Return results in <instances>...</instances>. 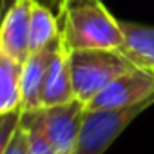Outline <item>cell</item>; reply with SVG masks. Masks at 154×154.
Returning <instances> with one entry per match:
<instances>
[{
  "label": "cell",
  "instance_id": "cell-1",
  "mask_svg": "<svg viewBox=\"0 0 154 154\" xmlns=\"http://www.w3.org/2000/svg\"><path fill=\"white\" fill-rule=\"evenodd\" d=\"M56 17L69 51H120L123 45L120 20L109 13L102 0H67Z\"/></svg>",
  "mask_w": 154,
  "mask_h": 154
},
{
  "label": "cell",
  "instance_id": "cell-2",
  "mask_svg": "<svg viewBox=\"0 0 154 154\" xmlns=\"http://www.w3.org/2000/svg\"><path fill=\"white\" fill-rule=\"evenodd\" d=\"M69 65L74 98L85 105L112 80L134 69L120 51L111 49L69 51Z\"/></svg>",
  "mask_w": 154,
  "mask_h": 154
},
{
  "label": "cell",
  "instance_id": "cell-3",
  "mask_svg": "<svg viewBox=\"0 0 154 154\" xmlns=\"http://www.w3.org/2000/svg\"><path fill=\"white\" fill-rule=\"evenodd\" d=\"M150 105H154V98L127 109H112V111L85 109L74 154H103L111 147V143L125 131V127Z\"/></svg>",
  "mask_w": 154,
  "mask_h": 154
},
{
  "label": "cell",
  "instance_id": "cell-4",
  "mask_svg": "<svg viewBox=\"0 0 154 154\" xmlns=\"http://www.w3.org/2000/svg\"><path fill=\"white\" fill-rule=\"evenodd\" d=\"M154 98V69L134 67L112 80L87 105L89 111L127 109Z\"/></svg>",
  "mask_w": 154,
  "mask_h": 154
},
{
  "label": "cell",
  "instance_id": "cell-5",
  "mask_svg": "<svg viewBox=\"0 0 154 154\" xmlns=\"http://www.w3.org/2000/svg\"><path fill=\"white\" fill-rule=\"evenodd\" d=\"M33 0H18L0 24V49L24 63L29 53V20Z\"/></svg>",
  "mask_w": 154,
  "mask_h": 154
},
{
  "label": "cell",
  "instance_id": "cell-6",
  "mask_svg": "<svg viewBox=\"0 0 154 154\" xmlns=\"http://www.w3.org/2000/svg\"><path fill=\"white\" fill-rule=\"evenodd\" d=\"M71 100H74V91H72L71 65H69V47L65 45L63 36L60 33L58 44L54 47V53L47 67V76L42 91V109L62 105Z\"/></svg>",
  "mask_w": 154,
  "mask_h": 154
},
{
  "label": "cell",
  "instance_id": "cell-7",
  "mask_svg": "<svg viewBox=\"0 0 154 154\" xmlns=\"http://www.w3.org/2000/svg\"><path fill=\"white\" fill-rule=\"evenodd\" d=\"M58 38L44 47L42 51L31 53L27 60L22 63L20 72V91H22V111H38L42 109V91L47 76V67Z\"/></svg>",
  "mask_w": 154,
  "mask_h": 154
},
{
  "label": "cell",
  "instance_id": "cell-8",
  "mask_svg": "<svg viewBox=\"0 0 154 154\" xmlns=\"http://www.w3.org/2000/svg\"><path fill=\"white\" fill-rule=\"evenodd\" d=\"M123 33V45L120 53L134 65L154 69V27L120 20Z\"/></svg>",
  "mask_w": 154,
  "mask_h": 154
},
{
  "label": "cell",
  "instance_id": "cell-9",
  "mask_svg": "<svg viewBox=\"0 0 154 154\" xmlns=\"http://www.w3.org/2000/svg\"><path fill=\"white\" fill-rule=\"evenodd\" d=\"M60 36V22L56 13L40 0H33L29 20V53L42 51Z\"/></svg>",
  "mask_w": 154,
  "mask_h": 154
},
{
  "label": "cell",
  "instance_id": "cell-10",
  "mask_svg": "<svg viewBox=\"0 0 154 154\" xmlns=\"http://www.w3.org/2000/svg\"><path fill=\"white\" fill-rule=\"evenodd\" d=\"M22 63L0 49V114L22 109Z\"/></svg>",
  "mask_w": 154,
  "mask_h": 154
},
{
  "label": "cell",
  "instance_id": "cell-11",
  "mask_svg": "<svg viewBox=\"0 0 154 154\" xmlns=\"http://www.w3.org/2000/svg\"><path fill=\"white\" fill-rule=\"evenodd\" d=\"M20 123L24 125V129L27 131V136H29V154H58L44 132L42 109L24 111Z\"/></svg>",
  "mask_w": 154,
  "mask_h": 154
},
{
  "label": "cell",
  "instance_id": "cell-12",
  "mask_svg": "<svg viewBox=\"0 0 154 154\" xmlns=\"http://www.w3.org/2000/svg\"><path fill=\"white\" fill-rule=\"evenodd\" d=\"M22 109L8 112V114H0V154H4L13 134L17 132L20 122H22Z\"/></svg>",
  "mask_w": 154,
  "mask_h": 154
},
{
  "label": "cell",
  "instance_id": "cell-13",
  "mask_svg": "<svg viewBox=\"0 0 154 154\" xmlns=\"http://www.w3.org/2000/svg\"><path fill=\"white\" fill-rule=\"evenodd\" d=\"M4 154H29V136H27V131L24 129L22 123L18 125L17 132L13 134Z\"/></svg>",
  "mask_w": 154,
  "mask_h": 154
},
{
  "label": "cell",
  "instance_id": "cell-14",
  "mask_svg": "<svg viewBox=\"0 0 154 154\" xmlns=\"http://www.w3.org/2000/svg\"><path fill=\"white\" fill-rule=\"evenodd\" d=\"M17 2H18V0H0V24H2L4 17L8 15V11H9Z\"/></svg>",
  "mask_w": 154,
  "mask_h": 154
},
{
  "label": "cell",
  "instance_id": "cell-15",
  "mask_svg": "<svg viewBox=\"0 0 154 154\" xmlns=\"http://www.w3.org/2000/svg\"><path fill=\"white\" fill-rule=\"evenodd\" d=\"M67 2V0H45V6H49L51 9H54V13L58 15V11L62 9V6Z\"/></svg>",
  "mask_w": 154,
  "mask_h": 154
}]
</instances>
